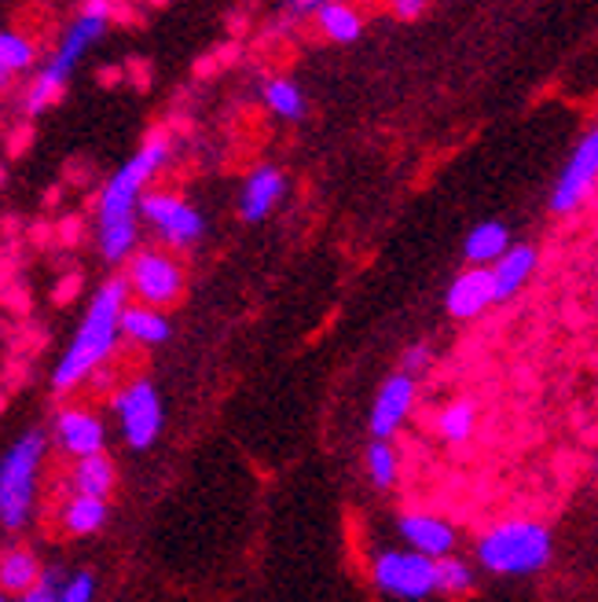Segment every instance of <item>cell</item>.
<instances>
[{"label": "cell", "mask_w": 598, "mask_h": 602, "mask_svg": "<svg viewBox=\"0 0 598 602\" xmlns=\"http://www.w3.org/2000/svg\"><path fill=\"white\" fill-rule=\"evenodd\" d=\"M129 280L125 276H114L107 280L96 298L85 313V320L74 335L70 349L63 353V360L56 364V375H52V386L59 393H70L74 386L92 379V371L107 368L111 360L118 338H122V313L129 309Z\"/></svg>", "instance_id": "6da1fadb"}, {"label": "cell", "mask_w": 598, "mask_h": 602, "mask_svg": "<svg viewBox=\"0 0 598 602\" xmlns=\"http://www.w3.org/2000/svg\"><path fill=\"white\" fill-rule=\"evenodd\" d=\"M474 555L496 577H529L554 558V536L536 518H507L477 536Z\"/></svg>", "instance_id": "7a4b0ae2"}, {"label": "cell", "mask_w": 598, "mask_h": 602, "mask_svg": "<svg viewBox=\"0 0 598 602\" xmlns=\"http://www.w3.org/2000/svg\"><path fill=\"white\" fill-rule=\"evenodd\" d=\"M166 158H169V136L166 133H151L144 140V147H140L136 155L129 158L111 180H107V188L100 195V228L136 221L144 188L151 184V177L166 166Z\"/></svg>", "instance_id": "3957f363"}, {"label": "cell", "mask_w": 598, "mask_h": 602, "mask_svg": "<svg viewBox=\"0 0 598 602\" xmlns=\"http://www.w3.org/2000/svg\"><path fill=\"white\" fill-rule=\"evenodd\" d=\"M45 448H48L45 434L30 430L26 437H19L15 448L4 456V463H0V525H4V529L15 533L26 525Z\"/></svg>", "instance_id": "277c9868"}, {"label": "cell", "mask_w": 598, "mask_h": 602, "mask_svg": "<svg viewBox=\"0 0 598 602\" xmlns=\"http://www.w3.org/2000/svg\"><path fill=\"white\" fill-rule=\"evenodd\" d=\"M372 580L389 599L400 602H427L441 591L438 562L411 547H383L372 555Z\"/></svg>", "instance_id": "5b68a950"}, {"label": "cell", "mask_w": 598, "mask_h": 602, "mask_svg": "<svg viewBox=\"0 0 598 602\" xmlns=\"http://www.w3.org/2000/svg\"><path fill=\"white\" fill-rule=\"evenodd\" d=\"M595 184H598V125L587 129V133L576 140V147L569 151V158H565L558 180H554L551 188V203H547L551 214L554 217L576 214L591 199Z\"/></svg>", "instance_id": "8992f818"}, {"label": "cell", "mask_w": 598, "mask_h": 602, "mask_svg": "<svg viewBox=\"0 0 598 602\" xmlns=\"http://www.w3.org/2000/svg\"><path fill=\"white\" fill-rule=\"evenodd\" d=\"M125 280H129V291H133L147 309H158V313L162 305L180 302L184 294V269L166 250H140V254H133L129 258Z\"/></svg>", "instance_id": "52a82bcc"}, {"label": "cell", "mask_w": 598, "mask_h": 602, "mask_svg": "<svg viewBox=\"0 0 598 602\" xmlns=\"http://www.w3.org/2000/svg\"><path fill=\"white\" fill-rule=\"evenodd\" d=\"M140 214H144V221L155 228L173 250H188L206 236L202 214L173 191H147L144 199H140Z\"/></svg>", "instance_id": "ba28073f"}, {"label": "cell", "mask_w": 598, "mask_h": 602, "mask_svg": "<svg viewBox=\"0 0 598 602\" xmlns=\"http://www.w3.org/2000/svg\"><path fill=\"white\" fill-rule=\"evenodd\" d=\"M114 412L122 419V437L129 448L144 452L162 434V401L158 390L147 379H133L129 386L114 393Z\"/></svg>", "instance_id": "9c48e42d"}, {"label": "cell", "mask_w": 598, "mask_h": 602, "mask_svg": "<svg viewBox=\"0 0 598 602\" xmlns=\"http://www.w3.org/2000/svg\"><path fill=\"white\" fill-rule=\"evenodd\" d=\"M416 379L405 375V371H394L383 386L375 393L372 404V419H367V430H372V441H394L400 426L408 423L411 408H416Z\"/></svg>", "instance_id": "30bf717a"}, {"label": "cell", "mask_w": 598, "mask_h": 602, "mask_svg": "<svg viewBox=\"0 0 598 602\" xmlns=\"http://www.w3.org/2000/svg\"><path fill=\"white\" fill-rule=\"evenodd\" d=\"M107 15H111V8L107 4H85V12L74 19V26L67 30V37H63L59 52L52 56V63L45 67L48 78H56L59 85H67L70 70L78 67V59L85 56V48L92 45V41L103 37L107 30Z\"/></svg>", "instance_id": "8fae6325"}, {"label": "cell", "mask_w": 598, "mask_h": 602, "mask_svg": "<svg viewBox=\"0 0 598 602\" xmlns=\"http://www.w3.org/2000/svg\"><path fill=\"white\" fill-rule=\"evenodd\" d=\"M397 533L400 540H405L411 551L433 558V562H441V558H452L455 551V525L438 518V514H427V511H405L397 518Z\"/></svg>", "instance_id": "7c38bea8"}, {"label": "cell", "mask_w": 598, "mask_h": 602, "mask_svg": "<svg viewBox=\"0 0 598 602\" xmlns=\"http://www.w3.org/2000/svg\"><path fill=\"white\" fill-rule=\"evenodd\" d=\"M283 195H287V173L279 166H257L243 180V191H239V217L250 225L265 221L283 203Z\"/></svg>", "instance_id": "4fadbf2b"}, {"label": "cell", "mask_w": 598, "mask_h": 602, "mask_svg": "<svg viewBox=\"0 0 598 602\" xmlns=\"http://www.w3.org/2000/svg\"><path fill=\"white\" fill-rule=\"evenodd\" d=\"M488 305H496L492 291V272L488 269H466L452 280V287L444 291V309L455 320H477Z\"/></svg>", "instance_id": "5bb4252c"}, {"label": "cell", "mask_w": 598, "mask_h": 602, "mask_svg": "<svg viewBox=\"0 0 598 602\" xmlns=\"http://www.w3.org/2000/svg\"><path fill=\"white\" fill-rule=\"evenodd\" d=\"M56 434H59V445L67 448L74 459L103 456L107 430H103V423H100V415H96V412L63 408L56 415Z\"/></svg>", "instance_id": "9a60e30c"}, {"label": "cell", "mask_w": 598, "mask_h": 602, "mask_svg": "<svg viewBox=\"0 0 598 602\" xmlns=\"http://www.w3.org/2000/svg\"><path fill=\"white\" fill-rule=\"evenodd\" d=\"M536 265H540V254L536 247L529 243H514L507 250L503 258L496 261L492 269V291H496V302H510L514 294L525 287V283L536 276Z\"/></svg>", "instance_id": "2e32d148"}, {"label": "cell", "mask_w": 598, "mask_h": 602, "mask_svg": "<svg viewBox=\"0 0 598 602\" xmlns=\"http://www.w3.org/2000/svg\"><path fill=\"white\" fill-rule=\"evenodd\" d=\"M510 247L514 243H510V228L503 221H481L470 228V236H466L463 254L470 261V269H492Z\"/></svg>", "instance_id": "e0dca14e"}, {"label": "cell", "mask_w": 598, "mask_h": 602, "mask_svg": "<svg viewBox=\"0 0 598 602\" xmlns=\"http://www.w3.org/2000/svg\"><path fill=\"white\" fill-rule=\"evenodd\" d=\"M70 489L74 496H92V500H107L118 485V470H114V459L111 456H89V459H78L70 470Z\"/></svg>", "instance_id": "ac0fdd59"}, {"label": "cell", "mask_w": 598, "mask_h": 602, "mask_svg": "<svg viewBox=\"0 0 598 602\" xmlns=\"http://www.w3.org/2000/svg\"><path fill=\"white\" fill-rule=\"evenodd\" d=\"M41 562L37 555L30 551V547H8V551H0V591H8V595H26L30 588L41 580Z\"/></svg>", "instance_id": "d6986e66"}, {"label": "cell", "mask_w": 598, "mask_h": 602, "mask_svg": "<svg viewBox=\"0 0 598 602\" xmlns=\"http://www.w3.org/2000/svg\"><path fill=\"white\" fill-rule=\"evenodd\" d=\"M169 320L166 313L158 309H147V305H129V309L122 313V335L133 338V342L140 346H158L169 338Z\"/></svg>", "instance_id": "ffe728a7"}, {"label": "cell", "mask_w": 598, "mask_h": 602, "mask_svg": "<svg viewBox=\"0 0 598 602\" xmlns=\"http://www.w3.org/2000/svg\"><path fill=\"white\" fill-rule=\"evenodd\" d=\"M107 500H92V496H70L59 507V525L70 536H89L96 529H103L107 522Z\"/></svg>", "instance_id": "44dd1931"}, {"label": "cell", "mask_w": 598, "mask_h": 602, "mask_svg": "<svg viewBox=\"0 0 598 602\" xmlns=\"http://www.w3.org/2000/svg\"><path fill=\"white\" fill-rule=\"evenodd\" d=\"M261 100H265L268 111L283 118V122H301L309 111L306 92H301L290 78H268L265 89H261Z\"/></svg>", "instance_id": "7402d4cb"}, {"label": "cell", "mask_w": 598, "mask_h": 602, "mask_svg": "<svg viewBox=\"0 0 598 602\" xmlns=\"http://www.w3.org/2000/svg\"><path fill=\"white\" fill-rule=\"evenodd\" d=\"M317 23L323 30V37L334 41V45H353V41L364 34V19L350 4H320Z\"/></svg>", "instance_id": "603a6c76"}, {"label": "cell", "mask_w": 598, "mask_h": 602, "mask_svg": "<svg viewBox=\"0 0 598 602\" xmlns=\"http://www.w3.org/2000/svg\"><path fill=\"white\" fill-rule=\"evenodd\" d=\"M438 434L449 445H466L477 434V408L474 401H452L449 408L438 415Z\"/></svg>", "instance_id": "cb8c5ba5"}, {"label": "cell", "mask_w": 598, "mask_h": 602, "mask_svg": "<svg viewBox=\"0 0 598 602\" xmlns=\"http://www.w3.org/2000/svg\"><path fill=\"white\" fill-rule=\"evenodd\" d=\"M364 470H367V478H372L375 489H394V481L400 474V459L394 452V445H389V441H372V445H367Z\"/></svg>", "instance_id": "d4e9b609"}, {"label": "cell", "mask_w": 598, "mask_h": 602, "mask_svg": "<svg viewBox=\"0 0 598 602\" xmlns=\"http://www.w3.org/2000/svg\"><path fill=\"white\" fill-rule=\"evenodd\" d=\"M438 584L441 595H466L477 584V569L466 562V558H441L438 562Z\"/></svg>", "instance_id": "484cf974"}, {"label": "cell", "mask_w": 598, "mask_h": 602, "mask_svg": "<svg viewBox=\"0 0 598 602\" xmlns=\"http://www.w3.org/2000/svg\"><path fill=\"white\" fill-rule=\"evenodd\" d=\"M136 247V221L100 228V254L107 261H125Z\"/></svg>", "instance_id": "4316f807"}, {"label": "cell", "mask_w": 598, "mask_h": 602, "mask_svg": "<svg viewBox=\"0 0 598 602\" xmlns=\"http://www.w3.org/2000/svg\"><path fill=\"white\" fill-rule=\"evenodd\" d=\"M34 45L23 37V34H15V30H0V63H4L8 70L19 74V70H30V63H34Z\"/></svg>", "instance_id": "83f0119b"}, {"label": "cell", "mask_w": 598, "mask_h": 602, "mask_svg": "<svg viewBox=\"0 0 598 602\" xmlns=\"http://www.w3.org/2000/svg\"><path fill=\"white\" fill-rule=\"evenodd\" d=\"M59 92H63V85L56 78H48L45 70L37 74V81L30 85V92H26V114H37V111H45L48 103H56L59 100Z\"/></svg>", "instance_id": "f1b7e54d"}, {"label": "cell", "mask_w": 598, "mask_h": 602, "mask_svg": "<svg viewBox=\"0 0 598 602\" xmlns=\"http://www.w3.org/2000/svg\"><path fill=\"white\" fill-rule=\"evenodd\" d=\"M59 591H63V573L59 569H45L37 584L30 588L26 595H19V602H56Z\"/></svg>", "instance_id": "f546056e"}, {"label": "cell", "mask_w": 598, "mask_h": 602, "mask_svg": "<svg viewBox=\"0 0 598 602\" xmlns=\"http://www.w3.org/2000/svg\"><path fill=\"white\" fill-rule=\"evenodd\" d=\"M430 360H433L430 346H422V342H411V346L405 349V353H400V368H397V371H405V375L419 379L422 371L430 368Z\"/></svg>", "instance_id": "4dcf8cb0"}, {"label": "cell", "mask_w": 598, "mask_h": 602, "mask_svg": "<svg viewBox=\"0 0 598 602\" xmlns=\"http://www.w3.org/2000/svg\"><path fill=\"white\" fill-rule=\"evenodd\" d=\"M92 595H96V577L78 573V577H70L67 584H63L56 602H92Z\"/></svg>", "instance_id": "1f68e13d"}, {"label": "cell", "mask_w": 598, "mask_h": 602, "mask_svg": "<svg viewBox=\"0 0 598 602\" xmlns=\"http://www.w3.org/2000/svg\"><path fill=\"white\" fill-rule=\"evenodd\" d=\"M0 298H4L8 309H15V313L30 309V294L23 287H15V283H8V280H0Z\"/></svg>", "instance_id": "d6a6232c"}, {"label": "cell", "mask_w": 598, "mask_h": 602, "mask_svg": "<svg viewBox=\"0 0 598 602\" xmlns=\"http://www.w3.org/2000/svg\"><path fill=\"white\" fill-rule=\"evenodd\" d=\"M74 291H78V276H67L56 291H52V298H56V302H70Z\"/></svg>", "instance_id": "836d02e7"}, {"label": "cell", "mask_w": 598, "mask_h": 602, "mask_svg": "<svg viewBox=\"0 0 598 602\" xmlns=\"http://www.w3.org/2000/svg\"><path fill=\"white\" fill-rule=\"evenodd\" d=\"M422 12V4H411V0H400V4H397V15L400 19H416Z\"/></svg>", "instance_id": "e575fe53"}, {"label": "cell", "mask_w": 598, "mask_h": 602, "mask_svg": "<svg viewBox=\"0 0 598 602\" xmlns=\"http://www.w3.org/2000/svg\"><path fill=\"white\" fill-rule=\"evenodd\" d=\"M12 78H15V74L8 70L4 63H0V92H8V89H12Z\"/></svg>", "instance_id": "d590c367"}, {"label": "cell", "mask_w": 598, "mask_h": 602, "mask_svg": "<svg viewBox=\"0 0 598 602\" xmlns=\"http://www.w3.org/2000/svg\"><path fill=\"white\" fill-rule=\"evenodd\" d=\"M63 239H67V243H74V239H78V221H74V217H70L67 225H63Z\"/></svg>", "instance_id": "8d00e7d4"}, {"label": "cell", "mask_w": 598, "mask_h": 602, "mask_svg": "<svg viewBox=\"0 0 598 602\" xmlns=\"http://www.w3.org/2000/svg\"><path fill=\"white\" fill-rule=\"evenodd\" d=\"M0 602H8V591H0Z\"/></svg>", "instance_id": "74e56055"}, {"label": "cell", "mask_w": 598, "mask_h": 602, "mask_svg": "<svg viewBox=\"0 0 598 602\" xmlns=\"http://www.w3.org/2000/svg\"><path fill=\"white\" fill-rule=\"evenodd\" d=\"M595 474H598V452H595Z\"/></svg>", "instance_id": "f35d334b"}]
</instances>
